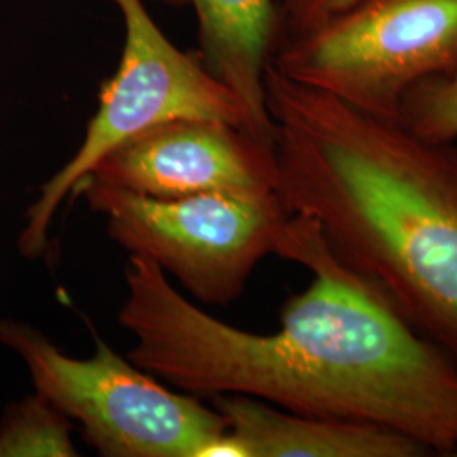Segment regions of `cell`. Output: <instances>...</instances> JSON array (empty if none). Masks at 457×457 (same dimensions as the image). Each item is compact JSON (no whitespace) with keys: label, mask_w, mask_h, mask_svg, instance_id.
<instances>
[{"label":"cell","mask_w":457,"mask_h":457,"mask_svg":"<svg viewBox=\"0 0 457 457\" xmlns=\"http://www.w3.org/2000/svg\"><path fill=\"white\" fill-rule=\"evenodd\" d=\"M71 420L39 393L12 402L0 419V457H75Z\"/></svg>","instance_id":"10"},{"label":"cell","mask_w":457,"mask_h":457,"mask_svg":"<svg viewBox=\"0 0 457 457\" xmlns=\"http://www.w3.org/2000/svg\"><path fill=\"white\" fill-rule=\"evenodd\" d=\"M211 398L245 457L432 456L420 442L388 427L305 417L245 395Z\"/></svg>","instance_id":"8"},{"label":"cell","mask_w":457,"mask_h":457,"mask_svg":"<svg viewBox=\"0 0 457 457\" xmlns=\"http://www.w3.org/2000/svg\"><path fill=\"white\" fill-rule=\"evenodd\" d=\"M456 456H457V454H456Z\"/></svg>","instance_id":"14"},{"label":"cell","mask_w":457,"mask_h":457,"mask_svg":"<svg viewBox=\"0 0 457 457\" xmlns=\"http://www.w3.org/2000/svg\"><path fill=\"white\" fill-rule=\"evenodd\" d=\"M277 194L334 260L457 362V141L361 112L268 63Z\"/></svg>","instance_id":"2"},{"label":"cell","mask_w":457,"mask_h":457,"mask_svg":"<svg viewBox=\"0 0 457 457\" xmlns=\"http://www.w3.org/2000/svg\"><path fill=\"white\" fill-rule=\"evenodd\" d=\"M73 194L105 217L114 243L215 307L237 300L258 262L277 254L290 217L275 192L153 198L85 177Z\"/></svg>","instance_id":"6"},{"label":"cell","mask_w":457,"mask_h":457,"mask_svg":"<svg viewBox=\"0 0 457 457\" xmlns=\"http://www.w3.org/2000/svg\"><path fill=\"white\" fill-rule=\"evenodd\" d=\"M398 122L430 141H457V73L410 88Z\"/></svg>","instance_id":"11"},{"label":"cell","mask_w":457,"mask_h":457,"mask_svg":"<svg viewBox=\"0 0 457 457\" xmlns=\"http://www.w3.org/2000/svg\"><path fill=\"white\" fill-rule=\"evenodd\" d=\"M305 0H281V5L278 7V19L294 12L298 5H302Z\"/></svg>","instance_id":"13"},{"label":"cell","mask_w":457,"mask_h":457,"mask_svg":"<svg viewBox=\"0 0 457 457\" xmlns=\"http://www.w3.org/2000/svg\"><path fill=\"white\" fill-rule=\"evenodd\" d=\"M356 0H305L298 5L294 12L278 19V39L302 33L324 21L326 17L334 16Z\"/></svg>","instance_id":"12"},{"label":"cell","mask_w":457,"mask_h":457,"mask_svg":"<svg viewBox=\"0 0 457 457\" xmlns=\"http://www.w3.org/2000/svg\"><path fill=\"white\" fill-rule=\"evenodd\" d=\"M270 65L361 112L398 120L410 88L457 73V0H356L281 37Z\"/></svg>","instance_id":"4"},{"label":"cell","mask_w":457,"mask_h":457,"mask_svg":"<svg viewBox=\"0 0 457 457\" xmlns=\"http://www.w3.org/2000/svg\"><path fill=\"white\" fill-rule=\"evenodd\" d=\"M0 344L26 364L34 392L77 422L100 456L202 457L228 434L217 410L171 392L102 339L94 356L79 360L31 324L0 319Z\"/></svg>","instance_id":"5"},{"label":"cell","mask_w":457,"mask_h":457,"mask_svg":"<svg viewBox=\"0 0 457 457\" xmlns=\"http://www.w3.org/2000/svg\"><path fill=\"white\" fill-rule=\"evenodd\" d=\"M277 254L315 279L283 303L273 334L215 319L156 262L129 254L117 315L134 339L128 358L195 396L245 395L305 417L381 425L456 456V361L336 262L311 219L288 217Z\"/></svg>","instance_id":"1"},{"label":"cell","mask_w":457,"mask_h":457,"mask_svg":"<svg viewBox=\"0 0 457 457\" xmlns=\"http://www.w3.org/2000/svg\"><path fill=\"white\" fill-rule=\"evenodd\" d=\"M195 14L198 56L245 104L256 136L273 143L275 124L266 109L264 71L278 37L273 0H154Z\"/></svg>","instance_id":"9"},{"label":"cell","mask_w":457,"mask_h":457,"mask_svg":"<svg viewBox=\"0 0 457 457\" xmlns=\"http://www.w3.org/2000/svg\"><path fill=\"white\" fill-rule=\"evenodd\" d=\"M153 198L228 192L271 194L275 145L220 120H173L105 154L88 175Z\"/></svg>","instance_id":"7"},{"label":"cell","mask_w":457,"mask_h":457,"mask_svg":"<svg viewBox=\"0 0 457 457\" xmlns=\"http://www.w3.org/2000/svg\"><path fill=\"white\" fill-rule=\"evenodd\" d=\"M114 4L124 24L120 62L100 87L97 111L77 153L41 185L26 211L17 249L28 260L48 251L53 219L77 185L134 136L173 120H220L256 136L245 104L204 65L198 53H185L164 36L145 0Z\"/></svg>","instance_id":"3"}]
</instances>
